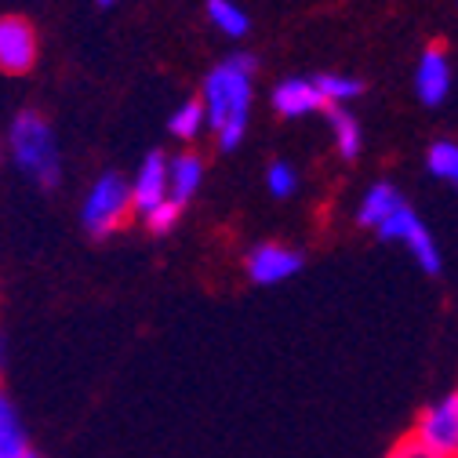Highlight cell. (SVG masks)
Masks as SVG:
<instances>
[{"label":"cell","mask_w":458,"mask_h":458,"mask_svg":"<svg viewBox=\"0 0 458 458\" xmlns=\"http://www.w3.org/2000/svg\"><path fill=\"white\" fill-rule=\"evenodd\" d=\"M8 157L40 190L59 186V179H63L59 139H55V128L40 109L15 113V121L8 124Z\"/></svg>","instance_id":"cell-1"},{"label":"cell","mask_w":458,"mask_h":458,"mask_svg":"<svg viewBox=\"0 0 458 458\" xmlns=\"http://www.w3.org/2000/svg\"><path fill=\"white\" fill-rule=\"evenodd\" d=\"M255 55H229L218 63L200 88V106H204V124L222 128V124H248L251 109V81H255Z\"/></svg>","instance_id":"cell-2"},{"label":"cell","mask_w":458,"mask_h":458,"mask_svg":"<svg viewBox=\"0 0 458 458\" xmlns=\"http://www.w3.org/2000/svg\"><path fill=\"white\" fill-rule=\"evenodd\" d=\"M131 215H135L131 211V190H128V179L117 175V171L98 175L95 186L88 190L84 204H81V225L95 241L113 237L117 229H124Z\"/></svg>","instance_id":"cell-3"},{"label":"cell","mask_w":458,"mask_h":458,"mask_svg":"<svg viewBox=\"0 0 458 458\" xmlns=\"http://www.w3.org/2000/svg\"><path fill=\"white\" fill-rule=\"evenodd\" d=\"M419 447L440 454V458H458V389L444 393L440 400L426 404L411 426V437Z\"/></svg>","instance_id":"cell-4"},{"label":"cell","mask_w":458,"mask_h":458,"mask_svg":"<svg viewBox=\"0 0 458 458\" xmlns=\"http://www.w3.org/2000/svg\"><path fill=\"white\" fill-rule=\"evenodd\" d=\"M378 237L382 241H400V244H408L411 248V255H415V262L429 273V276H437L440 273V248H437V241H433V233L426 229V222L404 204V208H396L382 225H378Z\"/></svg>","instance_id":"cell-5"},{"label":"cell","mask_w":458,"mask_h":458,"mask_svg":"<svg viewBox=\"0 0 458 458\" xmlns=\"http://www.w3.org/2000/svg\"><path fill=\"white\" fill-rule=\"evenodd\" d=\"M37 30L22 15H0V73L22 77L37 66Z\"/></svg>","instance_id":"cell-6"},{"label":"cell","mask_w":458,"mask_h":458,"mask_svg":"<svg viewBox=\"0 0 458 458\" xmlns=\"http://www.w3.org/2000/svg\"><path fill=\"white\" fill-rule=\"evenodd\" d=\"M244 266H248V276L255 284H284L306 266V259L288 244H273L269 241V244H255L248 251Z\"/></svg>","instance_id":"cell-7"},{"label":"cell","mask_w":458,"mask_h":458,"mask_svg":"<svg viewBox=\"0 0 458 458\" xmlns=\"http://www.w3.org/2000/svg\"><path fill=\"white\" fill-rule=\"evenodd\" d=\"M131 190V211L146 215L153 211L160 200H167V157L160 149H149L135 171V179L128 182Z\"/></svg>","instance_id":"cell-8"},{"label":"cell","mask_w":458,"mask_h":458,"mask_svg":"<svg viewBox=\"0 0 458 458\" xmlns=\"http://www.w3.org/2000/svg\"><path fill=\"white\" fill-rule=\"evenodd\" d=\"M415 91L422 98V106H440L451 91V63H447V51L444 44H429L419 55V66H415Z\"/></svg>","instance_id":"cell-9"},{"label":"cell","mask_w":458,"mask_h":458,"mask_svg":"<svg viewBox=\"0 0 458 458\" xmlns=\"http://www.w3.org/2000/svg\"><path fill=\"white\" fill-rule=\"evenodd\" d=\"M273 109L280 117H306V113H317V109H327L320 91L313 88V81L306 77H288L273 88Z\"/></svg>","instance_id":"cell-10"},{"label":"cell","mask_w":458,"mask_h":458,"mask_svg":"<svg viewBox=\"0 0 458 458\" xmlns=\"http://www.w3.org/2000/svg\"><path fill=\"white\" fill-rule=\"evenodd\" d=\"M204 179V157L200 153H175L167 157V200H175L179 208H186V200L200 190Z\"/></svg>","instance_id":"cell-11"},{"label":"cell","mask_w":458,"mask_h":458,"mask_svg":"<svg viewBox=\"0 0 458 458\" xmlns=\"http://www.w3.org/2000/svg\"><path fill=\"white\" fill-rule=\"evenodd\" d=\"M408 200L400 197V190L393 186V182H375L368 193H364V200H360V211H357V222L364 225V229H378L396 208H404Z\"/></svg>","instance_id":"cell-12"},{"label":"cell","mask_w":458,"mask_h":458,"mask_svg":"<svg viewBox=\"0 0 458 458\" xmlns=\"http://www.w3.org/2000/svg\"><path fill=\"white\" fill-rule=\"evenodd\" d=\"M22 451H30V433L22 426L15 400L0 389V458H19Z\"/></svg>","instance_id":"cell-13"},{"label":"cell","mask_w":458,"mask_h":458,"mask_svg":"<svg viewBox=\"0 0 458 458\" xmlns=\"http://www.w3.org/2000/svg\"><path fill=\"white\" fill-rule=\"evenodd\" d=\"M327 124H331V135H335V149L342 153V160H357L360 157V124L350 109L342 106H327Z\"/></svg>","instance_id":"cell-14"},{"label":"cell","mask_w":458,"mask_h":458,"mask_svg":"<svg viewBox=\"0 0 458 458\" xmlns=\"http://www.w3.org/2000/svg\"><path fill=\"white\" fill-rule=\"evenodd\" d=\"M208 22H211L218 33L233 37V40L244 37L248 26H251L248 12H244L241 4H233V0H208Z\"/></svg>","instance_id":"cell-15"},{"label":"cell","mask_w":458,"mask_h":458,"mask_svg":"<svg viewBox=\"0 0 458 458\" xmlns=\"http://www.w3.org/2000/svg\"><path fill=\"white\" fill-rule=\"evenodd\" d=\"M426 167H429L433 179L458 190V142H447V139L433 142L429 153H426Z\"/></svg>","instance_id":"cell-16"},{"label":"cell","mask_w":458,"mask_h":458,"mask_svg":"<svg viewBox=\"0 0 458 458\" xmlns=\"http://www.w3.org/2000/svg\"><path fill=\"white\" fill-rule=\"evenodd\" d=\"M204 128H208V124H204V106H200V98L182 102L175 113H171V121H167V131L175 135L179 142H193Z\"/></svg>","instance_id":"cell-17"},{"label":"cell","mask_w":458,"mask_h":458,"mask_svg":"<svg viewBox=\"0 0 458 458\" xmlns=\"http://www.w3.org/2000/svg\"><path fill=\"white\" fill-rule=\"evenodd\" d=\"M313 88L320 91L324 106H342V102H350V98H357L364 91V84L357 77H342V73H320L313 81Z\"/></svg>","instance_id":"cell-18"},{"label":"cell","mask_w":458,"mask_h":458,"mask_svg":"<svg viewBox=\"0 0 458 458\" xmlns=\"http://www.w3.org/2000/svg\"><path fill=\"white\" fill-rule=\"evenodd\" d=\"M266 190H269L276 200L292 197V193L299 190V171H295L288 160H273L269 171H266Z\"/></svg>","instance_id":"cell-19"},{"label":"cell","mask_w":458,"mask_h":458,"mask_svg":"<svg viewBox=\"0 0 458 458\" xmlns=\"http://www.w3.org/2000/svg\"><path fill=\"white\" fill-rule=\"evenodd\" d=\"M179 215H182V208H179L175 200H160L153 211H146V215H142V222H146L149 233L164 237V233H171V229L179 225Z\"/></svg>","instance_id":"cell-20"},{"label":"cell","mask_w":458,"mask_h":458,"mask_svg":"<svg viewBox=\"0 0 458 458\" xmlns=\"http://www.w3.org/2000/svg\"><path fill=\"white\" fill-rule=\"evenodd\" d=\"M386 458H440V454H433V451H426V447H419L415 440H400Z\"/></svg>","instance_id":"cell-21"},{"label":"cell","mask_w":458,"mask_h":458,"mask_svg":"<svg viewBox=\"0 0 458 458\" xmlns=\"http://www.w3.org/2000/svg\"><path fill=\"white\" fill-rule=\"evenodd\" d=\"M4 360H8V353H4V335H0V368H4Z\"/></svg>","instance_id":"cell-22"},{"label":"cell","mask_w":458,"mask_h":458,"mask_svg":"<svg viewBox=\"0 0 458 458\" xmlns=\"http://www.w3.org/2000/svg\"><path fill=\"white\" fill-rule=\"evenodd\" d=\"M19 458H40V454H37V451H33V447H30V451H22V454H19Z\"/></svg>","instance_id":"cell-23"},{"label":"cell","mask_w":458,"mask_h":458,"mask_svg":"<svg viewBox=\"0 0 458 458\" xmlns=\"http://www.w3.org/2000/svg\"><path fill=\"white\" fill-rule=\"evenodd\" d=\"M95 4H98V8H109V4H117V0H95Z\"/></svg>","instance_id":"cell-24"}]
</instances>
